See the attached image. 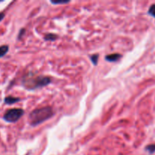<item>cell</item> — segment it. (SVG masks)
Returning a JSON list of instances; mask_svg holds the SVG:
<instances>
[{
	"label": "cell",
	"instance_id": "obj_2",
	"mask_svg": "<svg viewBox=\"0 0 155 155\" xmlns=\"http://www.w3.org/2000/svg\"><path fill=\"white\" fill-rule=\"evenodd\" d=\"M53 115V110L49 106L35 109L29 114V123L32 126H36L49 120Z\"/></svg>",
	"mask_w": 155,
	"mask_h": 155
},
{
	"label": "cell",
	"instance_id": "obj_1",
	"mask_svg": "<svg viewBox=\"0 0 155 155\" xmlns=\"http://www.w3.org/2000/svg\"><path fill=\"white\" fill-rule=\"evenodd\" d=\"M51 83L49 76L44 75H37L34 73H28L22 79V85L27 90H35L45 87Z\"/></svg>",
	"mask_w": 155,
	"mask_h": 155
},
{
	"label": "cell",
	"instance_id": "obj_4",
	"mask_svg": "<svg viewBox=\"0 0 155 155\" xmlns=\"http://www.w3.org/2000/svg\"><path fill=\"white\" fill-rule=\"evenodd\" d=\"M120 58H122V55L120 54L115 53V54H111L106 55L105 60L109 61V62H115V61H118Z\"/></svg>",
	"mask_w": 155,
	"mask_h": 155
},
{
	"label": "cell",
	"instance_id": "obj_6",
	"mask_svg": "<svg viewBox=\"0 0 155 155\" xmlns=\"http://www.w3.org/2000/svg\"><path fill=\"white\" fill-rule=\"evenodd\" d=\"M58 38V35L54 34V33H48V34L45 35L44 36V40L46 41H54Z\"/></svg>",
	"mask_w": 155,
	"mask_h": 155
},
{
	"label": "cell",
	"instance_id": "obj_7",
	"mask_svg": "<svg viewBox=\"0 0 155 155\" xmlns=\"http://www.w3.org/2000/svg\"><path fill=\"white\" fill-rule=\"evenodd\" d=\"M9 50V46L8 45H3L0 46V58H2L7 54V52Z\"/></svg>",
	"mask_w": 155,
	"mask_h": 155
},
{
	"label": "cell",
	"instance_id": "obj_8",
	"mask_svg": "<svg viewBox=\"0 0 155 155\" xmlns=\"http://www.w3.org/2000/svg\"><path fill=\"white\" fill-rule=\"evenodd\" d=\"M98 58H99L98 54H92V55H91V56H90L91 61H92V63H93V64L95 65V66H96V65H98Z\"/></svg>",
	"mask_w": 155,
	"mask_h": 155
},
{
	"label": "cell",
	"instance_id": "obj_5",
	"mask_svg": "<svg viewBox=\"0 0 155 155\" xmlns=\"http://www.w3.org/2000/svg\"><path fill=\"white\" fill-rule=\"evenodd\" d=\"M19 101H21V98L13 97V96H7L5 98V100H4V101H5L6 104H13Z\"/></svg>",
	"mask_w": 155,
	"mask_h": 155
},
{
	"label": "cell",
	"instance_id": "obj_12",
	"mask_svg": "<svg viewBox=\"0 0 155 155\" xmlns=\"http://www.w3.org/2000/svg\"><path fill=\"white\" fill-rule=\"evenodd\" d=\"M24 32H25L24 29H22V30H20V32H19V34H18V40H20V39L21 38L22 35H23V33H24Z\"/></svg>",
	"mask_w": 155,
	"mask_h": 155
},
{
	"label": "cell",
	"instance_id": "obj_13",
	"mask_svg": "<svg viewBox=\"0 0 155 155\" xmlns=\"http://www.w3.org/2000/svg\"><path fill=\"white\" fill-rule=\"evenodd\" d=\"M5 13L4 12H0V22L2 21V20L4 19V18H5Z\"/></svg>",
	"mask_w": 155,
	"mask_h": 155
},
{
	"label": "cell",
	"instance_id": "obj_3",
	"mask_svg": "<svg viewBox=\"0 0 155 155\" xmlns=\"http://www.w3.org/2000/svg\"><path fill=\"white\" fill-rule=\"evenodd\" d=\"M24 111L21 108L9 109L5 113L3 119L8 123H16L24 115Z\"/></svg>",
	"mask_w": 155,
	"mask_h": 155
},
{
	"label": "cell",
	"instance_id": "obj_9",
	"mask_svg": "<svg viewBox=\"0 0 155 155\" xmlns=\"http://www.w3.org/2000/svg\"><path fill=\"white\" fill-rule=\"evenodd\" d=\"M145 149L149 154H154L155 152V144H151V145H147Z\"/></svg>",
	"mask_w": 155,
	"mask_h": 155
},
{
	"label": "cell",
	"instance_id": "obj_11",
	"mask_svg": "<svg viewBox=\"0 0 155 155\" xmlns=\"http://www.w3.org/2000/svg\"><path fill=\"white\" fill-rule=\"evenodd\" d=\"M51 2L54 5H63V4L69 3L70 1H63V2H55V1H51Z\"/></svg>",
	"mask_w": 155,
	"mask_h": 155
},
{
	"label": "cell",
	"instance_id": "obj_10",
	"mask_svg": "<svg viewBox=\"0 0 155 155\" xmlns=\"http://www.w3.org/2000/svg\"><path fill=\"white\" fill-rule=\"evenodd\" d=\"M148 15H150L151 16L154 17L155 18V4H153L150 6L148 11Z\"/></svg>",
	"mask_w": 155,
	"mask_h": 155
}]
</instances>
